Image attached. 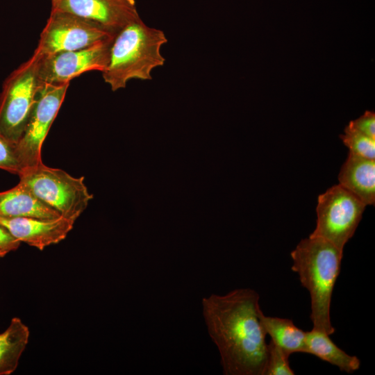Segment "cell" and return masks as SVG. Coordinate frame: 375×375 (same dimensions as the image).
I'll list each match as a JSON object with an SVG mask.
<instances>
[{
  "instance_id": "obj_1",
  "label": "cell",
  "mask_w": 375,
  "mask_h": 375,
  "mask_svg": "<svg viewBox=\"0 0 375 375\" xmlns=\"http://www.w3.org/2000/svg\"><path fill=\"white\" fill-rule=\"evenodd\" d=\"M259 299L254 290L240 288L202 299L208 332L218 349L225 375H264L267 344Z\"/></svg>"
},
{
  "instance_id": "obj_2",
  "label": "cell",
  "mask_w": 375,
  "mask_h": 375,
  "mask_svg": "<svg viewBox=\"0 0 375 375\" xmlns=\"http://www.w3.org/2000/svg\"><path fill=\"white\" fill-rule=\"evenodd\" d=\"M290 256L291 269L310 294L312 328L329 335L334 333L330 308L343 251L324 238L309 235L298 243Z\"/></svg>"
},
{
  "instance_id": "obj_3",
  "label": "cell",
  "mask_w": 375,
  "mask_h": 375,
  "mask_svg": "<svg viewBox=\"0 0 375 375\" xmlns=\"http://www.w3.org/2000/svg\"><path fill=\"white\" fill-rule=\"evenodd\" d=\"M167 42L162 31L148 26L140 18L128 24L114 38L101 72L104 81L117 91L131 79L151 80L152 70L165 63L160 49Z\"/></svg>"
},
{
  "instance_id": "obj_4",
  "label": "cell",
  "mask_w": 375,
  "mask_h": 375,
  "mask_svg": "<svg viewBox=\"0 0 375 375\" xmlns=\"http://www.w3.org/2000/svg\"><path fill=\"white\" fill-rule=\"evenodd\" d=\"M19 182L61 217L76 221L93 198L84 177H74L65 171L47 167L42 162L24 169Z\"/></svg>"
},
{
  "instance_id": "obj_5",
  "label": "cell",
  "mask_w": 375,
  "mask_h": 375,
  "mask_svg": "<svg viewBox=\"0 0 375 375\" xmlns=\"http://www.w3.org/2000/svg\"><path fill=\"white\" fill-rule=\"evenodd\" d=\"M38 60L33 53L6 78L0 92V134L16 144L24 133L40 85Z\"/></svg>"
},
{
  "instance_id": "obj_6",
  "label": "cell",
  "mask_w": 375,
  "mask_h": 375,
  "mask_svg": "<svg viewBox=\"0 0 375 375\" xmlns=\"http://www.w3.org/2000/svg\"><path fill=\"white\" fill-rule=\"evenodd\" d=\"M366 206L341 185L331 187L318 197L316 226L310 235L324 238L344 251Z\"/></svg>"
},
{
  "instance_id": "obj_7",
  "label": "cell",
  "mask_w": 375,
  "mask_h": 375,
  "mask_svg": "<svg viewBox=\"0 0 375 375\" xmlns=\"http://www.w3.org/2000/svg\"><path fill=\"white\" fill-rule=\"evenodd\" d=\"M69 83H40L24 133L17 144L23 170L42 160V147L65 99Z\"/></svg>"
},
{
  "instance_id": "obj_8",
  "label": "cell",
  "mask_w": 375,
  "mask_h": 375,
  "mask_svg": "<svg viewBox=\"0 0 375 375\" xmlns=\"http://www.w3.org/2000/svg\"><path fill=\"white\" fill-rule=\"evenodd\" d=\"M115 35L83 18L65 12L51 10L34 52L42 56L78 50Z\"/></svg>"
},
{
  "instance_id": "obj_9",
  "label": "cell",
  "mask_w": 375,
  "mask_h": 375,
  "mask_svg": "<svg viewBox=\"0 0 375 375\" xmlns=\"http://www.w3.org/2000/svg\"><path fill=\"white\" fill-rule=\"evenodd\" d=\"M114 38L78 50L42 56L36 53L40 83L64 84L89 71L102 72L108 63Z\"/></svg>"
},
{
  "instance_id": "obj_10",
  "label": "cell",
  "mask_w": 375,
  "mask_h": 375,
  "mask_svg": "<svg viewBox=\"0 0 375 375\" xmlns=\"http://www.w3.org/2000/svg\"><path fill=\"white\" fill-rule=\"evenodd\" d=\"M51 10L72 14L117 35L140 17L130 0H51Z\"/></svg>"
},
{
  "instance_id": "obj_11",
  "label": "cell",
  "mask_w": 375,
  "mask_h": 375,
  "mask_svg": "<svg viewBox=\"0 0 375 375\" xmlns=\"http://www.w3.org/2000/svg\"><path fill=\"white\" fill-rule=\"evenodd\" d=\"M74 222L63 217L56 219L0 217V223L15 238L40 250L63 240Z\"/></svg>"
},
{
  "instance_id": "obj_12",
  "label": "cell",
  "mask_w": 375,
  "mask_h": 375,
  "mask_svg": "<svg viewBox=\"0 0 375 375\" xmlns=\"http://www.w3.org/2000/svg\"><path fill=\"white\" fill-rule=\"evenodd\" d=\"M339 184L366 206L375 203V160L349 152L338 174Z\"/></svg>"
},
{
  "instance_id": "obj_13",
  "label": "cell",
  "mask_w": 375,
  "mask_h": 375,
  "mask_svg": "<svg viewBox=\"0 0 375 375\" xmlns=\"http://www.w3.org/2000/svg\"><path fill=\"white\" fill-rule=\"evenodd\" d=\"M0 217L56 219L61 216L19 182L12 188L0 192Z\"/></svg>"
},
{
  "instance_id": "obj_14",
  "label": "cell",
  "mask_w": 375,
  "mask_h": 375,
  "mask_svg": "<svg viewBox=\"0 0 375 375\" xmlns=\"http://www.w3.org/2000/svg\"><path fill=\"white\" fill-rule=\"evenodd\" d=\"M305 353L314 355L349 374L357 371L360 366L357 356L347 353L331 340L328 334L313 328L306 331Z\"/></svg>"
},
{
  "instance_id": "obj_15",
  "label": "cell",
  "mask_w": 375,
  "mask_h": 375,
  "mask_svg": "<svg viewBox=\"0 0 375 375\" xmlns=\"http://www.w3.org/2000/svg\"><path fill=\"white\" fill-rule=\"evenodd\" d=\"M29 335L28 326L18 317H13L6 330L0 333V375L15 371Z\"/></svg>"
},
{
  "instance_id": "obj_16",
  "label": "cell",
  "mask_w": 375,
  "mask_h": 375,
  "mask_svg": "<svg viewBox=\"0 0 375 375\" xmlns=\"http://www.w3.org/2000/svg\"><path fill=\"white\" fill-rule=\"evenodd\" d=\"M260 320L271 341L281 347L288 355L305 353L306 331L297 327L290 319L266 316L260 312Z\"/></svg>"
},
{
  "instance_id": "obj_17",
  "label": "cell",
  "mask_w": 375,
  "mask_h": 375,
  "mask_svg": "<svg viewBox=\"0 0 375 375\" xmlns=\"http://www.w3.org/2000/svg\"><path fill=\"white\" fill-rule=\"evenodd\" d=\"M349 152L366 158L375 160V139L365 135L349 123L340 135Z\"/></svg>"
},
{
  "instance_id": "obj_18",
  "label": "cell",
  "mask_w": 375,
  "mask_h": 375,
  "mask_svg": "<svg viewBox=\"0 0 375 375\" xmlns=\"http://www.w3.org/2000/svg\"><path fill=\"white\" fill-rule=\"evenodd\" d=\"M289 357L281 347L272 341L267 344V355L264 375H294Z\"/></svg>"
},
{
  "instance_id": "obj_19",
  "label": "cell",
  "mask_w": 375,
  "mask_h": 375,
  "mask_svg": "<svg viewBox=\"0 0 375 375\" xmlns=\"http://www.w3.org/2000/svg\"><path fill=\"white\" fill-rule=\"evenodd\" d=\"M0 169L19 175L23 167L17 151V144L0 134Z\"/></svg>"
},
{
  "instance_id": "obj_20",
  "label": "cell",
  "mask_w": 375,
  "mask_h": 375,
  "mask_svg": "<svg viewBox=\"0 0 375 375\" xmlns=\"http://www.w3.org/2000/svg\"><path fill=\"white\" fill-rule=\"evenodd\" d=\"M349 124L365 135L375 139V113L374 111L366 110L358 118L350 121Z\"/></svg>"
},
{
  "instance_id": "obj_21",
  "label": "cell",
  "mask_w": 375,
  "mask_h": 375,
  "mask_svg": "<svg viewBox=\"0 0 375 375\" xmlns=\"http://www.w3.org/2000/svg\"><path fill=\"white\" fill-rule=\"evenodd\" d=\"M21 242L0 223V258L19 248Z\"/></svg>"
},
{
  "instance_id": "obj_22",
  "label": "cell",
  "mask_w": 375,
  "mask_h": 375,
  "mask_svg": "<svg viewBox=\"0 0 375 375\" xmlns=\"http://www.w3.org/2000/svg\"><path fill=\"white\" fill-rule=\"evenodd\" d=\"M130 1H133V2H135V1H134V0H130Z\"/></svg>"
}]
</instances>
